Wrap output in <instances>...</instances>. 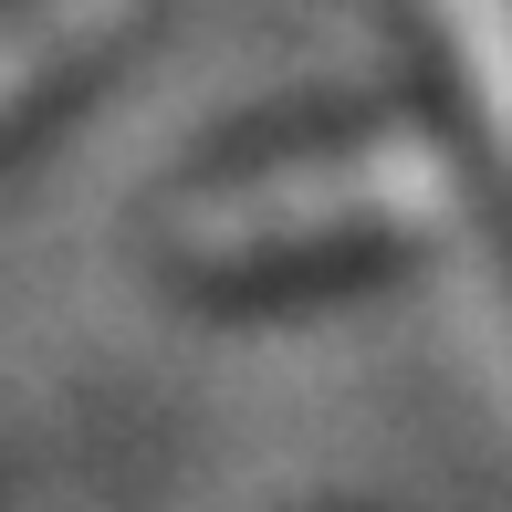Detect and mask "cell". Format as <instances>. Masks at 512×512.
<instances>
[{"label":"cell","mask_w":512,"mask_h":512,"mask_svg":"<svg viewBox=\"0 0 512 512\" xmlns=\"http://www.w3.org/2000/svg\"><path fill=\"white\" fill-rule=\"evenodd\" d=\"M439 11H450L460 63L502 84V105H492V115H502V136H512V0H439Z\"/></svg>","instance_id":"7a4b0ae2"},{"label":"cell","mask_w":512,"mask_h":512,"mask_svg":"<svg viewBox=\"0 0 512 512\" xmlns=\"http://www.w3.org/2000/svg\"><path fill=\"white\" fill-rule=\"evenodd\" d=\"M450 168H439L418 136H387V147H345L314 157V168H272L241 178V189L199 199L178 220V241L209 251V262H262V251H304V241H377V230H429L450 220Z\"/></svg>","instance_id":"6da1fadb"}]
</instances>
